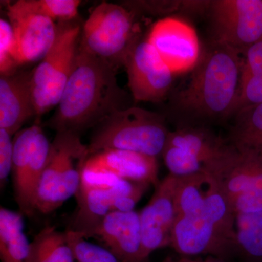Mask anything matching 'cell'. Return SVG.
<instances>
[{
  "label": "cell",
  "mask_w": 262,
  "mask_h": 262,
  "mask_svg": "<svg viewBox=\"0 0 262 262\" xmlns=\"http://www.w3.org/2000/svg\"><path fill=\"white\" fill-rule=\"evenodd\" d=\"M262 103V76L241 81L232 116L244 108Z\"/></svg>",
  "instance_id": "obj_31"
},
{
  "label": "cell",
  "mask_w": 262,
  "mask_h": 262,
  "mask_svg": "<svg viewBox=\"0 0 262 262\" xmlns=\"http://www.w3.org/2000/svg\"><path fill=\"white\" fill-rule=\"evenodd\" d=\"M36 117L32 71H17L0 77V128L15 136L22 125Z\"/></svg>",
  "instance_id": "obj_17"
},
{
  "label": "cell",
  "mask_w": 262,
  "mask_h": 262,
  "mask_svg": "<svg viewBox=\"0 0 262 262\" xmlns=\"http://www.w3.org/2000/svg\"><path fill=\"white\" fill-rule=\"evenodd\" d=\"M236 256L245 262H262V211L236 215Z\"/></svg>",
  "instance_id": "obj_24"
},
{
  "label": "cell",
  "mask_w": 262,
  "mask_h": 262,
  "mask_svg": "<svg viewBox=\"0 0 262 262\" xmlns=\"http://www.w3.org/2000/svg\"><path fill=\"white\" fill-rule=\"evenodd\" d=\"M233 117L234 124L227 140L229 144L262 155V103L244 108Z\"/></svg>",
  "instance_id": "obj_21"
},
{
  "label": "cell",
  "mask_w": 262,
  "mask_h": 262,
  "mask_svg": "<svg viewBox=\"0 0 262 262\" xmlns=\"http://www.w3.org/2000/svg\"><path fill=\"white\" fill-rule=\"evenodd\" d=\"M166 145L186 150L196 157L208 171L228 154L231 145L212 131L201 126H184L170 131Z\"/></svg>",
  "instance_id": "obj_18"
},
{
  "label": "cell",
  "mask_w": 262,
  "mask_h": 262,
  "mask_svg": "<svg viewBox=\"0 0 262 262\" xmlns=\"http://www.w3.org/2000/svg\"><path fill=\"white\" fill-rule=\"evenodd\" d=\"M209 179L206 172L178 177L174 192L177 216L203 213Z\"/></svg>",
  "instance_id": "obj_23"
},
{
  "label": "cell",
  "mask_w": 262,
  "mask_h": 262,
  "mask_svg": "<svg viewBox=\"0 0 262 262\" xmlns=\"http://www.w3.org/2000/svg\"><path fill=\"white\" fill-rule=\"evenodd\" d=\"M82 175L112 177L148 185L159 184L158 158L126 150L110 149L89 155Z\"/></svg>",
  "instance_id": "obj_15"
},
{
  "label": "cell",
  "mask_w": 262,
  "mask_h": 262,
  "mask_svg": "<svg viewBox=\"0 0 262 262\" xmlns=\"http://www.w3.org/2000/svg\"><path fill=\"white\" fill-rule=\"evenodd\" d=\"M146 40L174 75L194 70L201 58L195 29L180 18L168 16L158 20Z\"/></svg>",
  "instance_id": "obj_11"
},
{
  "label": "cell",
  "mask_w": 262,
  "mask_h": 262,
  "mask_svg": "<svg viewBox=\"0 0 262 262\" xmlns=\"http://www.w3.org/2000/svg\"><path fill=\"white\" fill-rule=\"evenodd\" d=\"M162 156L169 173L175 177H187L205 172L204 165L201 160L181 148L165 145Z\"/></svg>",
  "instance_id": "obj_27"
},
{
  "label": "cell",
  "mask_w": 262,
  "mask_h": 262,
  "mask_svg": "<svg viewBox=\"0 0 262 262\" xmlns=\"http://www.w3.org/2000/svg\"><path fill=\"white\" fill-rule=\"evenodd\" d=\"M135 14L125 6L103 2L82 24L80 47L116 69L124 66L139 40Z\"/></svg>",
  "instance_id": "obj_6"
},
{
  "label": "cell",
  "mask_w": 262,
  "mask_h": 262,
  "mask_svg": "<svg viewBox=\"0 0 262 262\" xmlns=\"http://www.w3.org/2000/svg\"><path fill=\"white\" fill-rule=\"evenodd\" d=\"M177 180L178 177L169 173L155 187L149 203L139 212L143 262H148L157 250L170 246V233L177 218L174 192Z\"/></svg>",
  "instance_id": "obj_13"
},
{
  "label": "cell",
  "mask_w": 262,
  "mask_h": 262,
  "mask_svg": "<svg viewBox=\"0 0 262 262\" xmlns=\"http://www.w3.org/2000/svg\"><path fill=\"white\" fill-rule=\"evenodd\" d=\"M76 262H122L108 248L93 244L82 234L66 230Z\"/></svg>",
  "instance_id": "obj_28"
},
{
  "label": "cell",
  "mask_w": 262,
  "mask_h": 262,
  "mask_svg": "<svg viewBox=\"0 0 262 262\" xmlns=\"http://www.w3.org/2000/svg\"><path fill=\"white\" fill-rule=\"evenodd\" d=\"M169 133L163 115L132 106L115 112L94 127L88 156L118 149L158 158L163 154Z\"/></svg>",
  "instance_id": "obj_3"
},
{
  "label": "cell",
  "mask_w": 262,
  "mask_h": 262,
  "mask_svg": "<svg viewBox=\"0 0 262 262\" xmlns=\"http://www.w3.org/2000/svg\"><path fill=\"white\" fill-rule=\"evenodd\" d=\"M30 243L20 212L0 208V261L29 262Z\"/></svg>",
  "instance_id": "obj_19"
},
{
  "label": "cell",
  "mask_w": 262,
  "mask_h": 262,
  "mask_svg": "<svg viewBox=\"0 0 262 262\" xmlns=\"http://www.w3.org/2000/svg\"><path fill=\"white\" fill-rule=\"evenodd\" d=\"M149 185L142 183L82 175V182L76 194L77 206L71 220L69 230L92 237L94 231L120 198H141Z\"/></svg>",
  "instance_id": "obj_7"
},
{
  "label": "cell",
  "mask_w": 262,
  "mask_h": 262,
  "mask_svg": "<svg viewBox=\"0 0 262 262\" xmlns=\"http://www.w3.org/2000/svg\"><path fill=\"white\" fill-rule=\"evenodd\" d=\"M203 214L219 234L235 248L237 239L236 214L230 201L218 182L209 174Z\"/></svg>",
  "instance_id": "obj_20"
},
{
  "label": "cell",
  "mask_w": 262,
  "mask_h": 262,
  "mask_svg": "<svg viewBox=\"0 0 262 262\" xmlns=\"http://www.w3.org/2000/svg\"><path fill=\"white\" fill-rule=\"evenodd\" d=\"M14 36L9 21L0 20V75H11L18 71L14 58Z\"/></svg>",
  "instance_id": "obj_29"
},
{
  "label": "cell",
  "mask_w": 262,
  "mask_h": 262,
  "mask_svg": "<svg viewBox=\"0 0 262 262\" xmlns=\"http://www.w3.org/2000/svg\"><path fill=\"white\" fill-rule=\"evenodd\" d=\"M117 69L79 48L75 68L56 112L44 125L58 132L81 133L110 115L130 107L128 93L118 84Z\"/></svg>",
  "instance_id": "obj_1"
},
{
  "label": "cell",
  "mask_w": 262,
  "mask_h": 262,
  "mask_svg": "<svg viewBox=\"0 0 262 262\" xmlns=\"http://www.w3.org/2000/svg\"><path fill=\"white\" fill-rule=\"evenodd\" d=\"M24 7L55 22L73 20L78 16L80 0H20Z\"/></svg>",
  "instance_id": "obj_25"
},
{
  "label": "cell",
  "mask_w": 262,
  "mask_h": 262,
  "mask_svg": "<svg viewBox=\"0 0 262 262\" xmlns=\"http://www.w3.org/2000/svg\"><path fill=\"white\" fill-rule=\"evenodd\" d=\"M124 67L134 101L160 102L170 92L175 75L146 39L133 46Z\"/></svg>",
  "instance_id": "obj_10"
},
{
  "label": "cell",
  "mask_w": 262,
  "mask_h": 262,
  "mask_svg": "<svg viewBox=\"0 0 262 262\" xmlns=\"http://www.w3.org/2000/svg\"><path fill=\"white\" fill-rule=\"evenodd\" d=\"M175 261H176V260L174 259V258L173 257H172V256H167V257H165V258H164L163 261H162L161 262H175Z\"/></svg>",
  "instance_id": "obj_35"
},
{
  "label": "cell",
  "mask_w": 262,
  "mask_h": 262,
  "mask_svg": "<svg viewBox=\"0 0 262 262\" xmlns=\"http://www.w3.org/2000/svg\"><path fill=\"white\" fill-rule=\"evenodd\" d=\"M175 262H227L214 257H210L205 260L192 259L189 257H181Z\"/></svg>",
  "instance_id": "obj_34"
},
{
  "label": "cell",
  "mask_w": 262,
  "mask_h": 262,
  "mask_svg": "<svg viewBox=\"0 0 262 262\" xmlns=\"http://www.w3.org/2000/svg\"><path fill=\"white\" fill-rule=\"evenodd\" d=\"M170 247L182 257L208 255L226 261L236 256L235 248L217 232L203 213L177 216L170 233Z\"/></svg>",
  "instance_id": "obj_14"
},
{
  "label": "cell",
  "mask_w": 262,
  "mask_h": 262,
  "mask_svg": "<svg viewBox=\"0 0 262 262\" xmlns=\"http://www.w3.org/2000/svg\"><path fill=\"white\" fill-rule=\"evenodd\" d=\"M13 136L5 129L0 128V186L4 187L12 173L13 159Z\"/></svg>",
  "instance_id": "obj_32"
},
{
  "label": "cell",
  "mask_w": 262,
  "mask_h": 262,
  "mask_svg": "<svg viewBox=\"0 0 262 262\" xmlns=\"http://www.w3.org/2000/svg\"><path fill=\"white\" fill-rule=\"evenodd\" d=\"M236 215L262 211V174L231 203Z\"/></svg>",
  "instance_id": "obj_30"
},
{
  "label": "cell",
  "mask_w": 262,
  "mask_h": 262,
  "mask_svg": "<svg viewBox=\"0 0 262 262\" xmlns=\"http://www.w3.org/2000/svg\"><path fill=\"white\" fill-rule=\"evenodd\" d=\"M213 40L241 56L262 40V0H212L207 10Z\"/></svg>",
  "instance_id": "obj_9"
},
{
  "label": "cell",
  "mask_w": 262,
  "mask_h": 262,
  "mask_svg": "<svg viewBox=\"0 0 262 262\" xmlns=\"http://www.w3.org/2000/svg\"><path fill=\"white\" fill-rule=\"evenodd\" d=\"M8 16L14 36V58L19 67L44 58L56 37L57 24L31 11L20 0L8 7Z\"/></svg>",
  "instance_id": "obj_12"
},
{
  "label": "cell",
  "mask_w": 262,
  "mask_h": 262,
  "mask_svg": "<svg viewBox=\"0 0 262 262\" xmlns=\"http://www.w3.org/2000/svg\"><path fill=\"white\" fill-rule=\"evenodd\" d=\"M241 56L222 43H208L202 51L189 83L175 96L177 110L200 120L232 117L241 80Z\"/></svg>",
  "instance_id": "obj_2"
},
{
  "label": "cell",
  "mask_w": 262,
  "mask_h": 262,
  "mask_svg": "<svg viewBox=\"0 0 262 262\" xmlns=\"http://www.w3.org/2000/svg\"><path fill=\"white\" fill-rule=\"evenodd\" d=\"M88 146L80 136L71 132L56 133L35 195L36 211L48 214L76 195L82 182V163Z\"/></svg>",
  "instance_id": "obj_5"
},
{
  "label": "cell",
  "mask_w": 262,
  "mask_h": 262,
  "mask_svg": "<svg viewBox=\"0 0 262 262\" xmlns=\"http://www.w3.org/2000/svg\"><path fill=\"white\" fill-rule=\"evenodd\" d=\"M51 142L40 124L22 129L13 138L12 167L15 202L20 213L32 216L35 213V195L45 167L47 164Z\"/></svg>",
  "instance_id": "obj_8"
},
{
  "label": "cell",
  "mask_w": 262,
  "mask_h": 262,
  "mask_svg": "<svg viewBox=\"0 0 262 262\" xmlns=\"http://www.w3.org/2000/svg\"><path fill=\"white\" fill-rule=\"evenodd\" d=\"M29 262H76L67 232L46 226L30 243Z\"/></svg>",
  "instance_id": "obj_22"
},
{
  "label": "cell",
  "mask_w": 262,
  "mask_h": 262,
  "mask_svg": "<svg viewBox=\"0 0 262 262\" xmlns=\"http://www.w3.org/2000/svg\"><path fill=\"white\" fill-rule=\"evenodd\" d=\"M262 76V40L255 43L243 55L241 80Z\"/></svg>",
  "instance_id": "obj_33"
},
{
  "label": "cell",
  "mask_w": 262,
  "mask_h": 262,
  "mask_svg": "<svg viewBox=\"0 0 262 262\" xmlns=\"http://www.w3.org/2000/svg\"><path fill=\"white\" fill-rule=\"evenodd\" d=\"M127 8L136 12L144 11L154 15H168L175 12L205 13L208 1H132Z\"/></svg>",
  "instance_id": "obj_26"
},
{
  "label": "cell",
  "mask_w": 262,
  "mask_h": 262,
  "mask_svg": "<svg viewBox=\"0 0 262 262\" xmlns=\"http://www.w3.org/2000/svg\"><path fill=\"white\" fill-rule=\"evenodd\" d=\"M56 39L44 58L32 71L35 124L58 106L70 80L80 48L82 25L78 18L57 22Z\"/></svg>",
  "instance_id": "obj_4"
},
{
  "label": "cell",
  "mask_w": 262,
  "mask_h": 262,
  "mask_svg": "<svg viewBox=\"0 0 262 262\" xmlns=\"http://www.w3.org/2000/svg\"><path fill=\"white\" fill-rule=\"evenodd\" d=\"M94 237L122 262H143L139 212H110L94 231Z\"/></svg>",
  "instance_id": "obj_16"
}]
</instances>
